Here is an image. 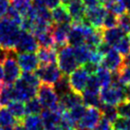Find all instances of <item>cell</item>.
Wrapping results in <instances>:
<instances>
[{"mask_svg":"<svg viewBox=\"0 0 130 130\" xmlns=\"http://www.w3.org/2000/svg\"><path fill=\"white\" fill-rule=\"evenodd\" d=\"M117 81L123 87H126L130 84V67H122L118 71Z\"/></svg>","mask_w":130,"mask_h":130,"instance_id":"74e56055","label":"cell"},{"mask_svg":"<svg viewBox=\"0 0 130 130\" xmlns=\"http://www.w3.org/2000/svg\"><path fill=\"white\" fill-rule=\"evenodd\" d=\"M37 98L43 107L46 109H54L59 104V97L55 92L53 86L47 84L40 85L37 90Z\"/></svg>","mask_w":130,"mask_h":130,"instance_id":"52a82bcc","label":"cell"},{"mask_svg":"<svg viewBox=\"0 0 130 130\" xmlns=\"http://www.w3.org/2000/svg\"><path fill=\"white\" fill-rule=\"evenodd\" d=\"M106 13H107V10L102 5H99L97 7L91 8V9H87L86 16L82 23L84 25L91 26L96 29L102 28L103 21Z\"/></svg>","mask_w":130,"mask_h":130,"instance_id":"7c38bea8","label":"cell"},{"mask_svg":"<svg viewBox=\"0 0 130 130\" xmlns=\"http://www.w3.org/2000/svg\"><path fill=\"white\" fill-rule=\"evenodd\" d=\"M20 32V26L4 15L0 20V47L5 51L14 50Z\"/></svg>","mask_w":130,"mask_h":130,"instance_id":"6da1fadb","label":"cell"},{"mask_svg":"<svg viewBox=\"0 0 130 130\" xmlns=\"http://www.w3.org/2000/svg\"><path fill=\"white\" fill-rule=\"evenodd\" d=\"M100 90H101V86H100V83H99L96 75L92 74V75L88 76L87 86H86V88H85L84 91H88V92H92V93L100 94Z\"/></svg>","mask_w":130,"mask_h":130,"instance_id":"e575fe53","label":"cell"},{"mask_svg":"<svg viewBox=\"0 0 130 130\" xmlns=\"http://www.w3.org/2000/svg\"><path fill=\"white\" fill-rule=\"evenodd\" d=\"M12 87H13V101H28L29 99L35 97L38 90V87L30 85L21 77H19L13 83Z\"/></svg>","mask_w":130,"mask_h":130,"instance_id":"8992f818","label":"cell"},{"mask_svg":"<svg viewBox=\"0 0 130 130\" xmlns=\"http://www.w3.org/2000/svg\"><path fill=\"white\" fill-rule=\"evenodd\" d=\"M1 17H2V16H1V15H0V20H1Z\"/></svg>","mask_w":130,"mask_h":130,"instance_id":"9f6ffc18","label":"cell"},{"mask_svg":"<svg viewBox=\"0 0 130 130\" xmlns=\"http://www.w3.org/2000/svg\"><path fill=\"white\" fill-rule=\"evenodd\" d=\"M102 111L98 107H87L83 118L76 124L77 130H93L102 119Z\"/></svg>","mask_w":130,"mask_h":130,"instance_id":"ba28073f","label":"cell"},{"mask_svg":"<svg viewBox=\"0 0 130 130\" xmlns=\"http://www.w3.org/2000/svg\"><path fill=\"white\" fill-rule=\"evenodd\" d=\"M101 66L110 70L111 72L119 71L123 67V56L115 48H111L105 53L101 62Z\"/></svg>","mask_w":130,"mask_h":130,"instance_id":"5bb4252c","label":"cell"},{"mask_svg":"<svg viewBox=\"0 0 130 130\" xmlns=\"http://www.w3.org/2000/svg\"><path fill=\"white\" fill-rule=\"evenodd\" d=\"M96 77H97L98 81L100 83L101 87H106L110 86L113 81L112 78V72L107 69H105L104 67L100 66L98 69L97 72H96Z\"/></svg>","mask_w":130,"mask_h":130,"instance_id":"4316f807","label":"cell"},{"mask_svg":"<svg viewBox=\"0 0 130 130\" xmlns=\"http://www.w3.org/2000/svg\"><path fill=\"white\" fill-rule=\"evenodd\" d=\"M39 48V45L34 34L29 31L21 29L18 41L16 43L14 50L17 53L20 52H36Z\"/></svg>","mask_w":130,"mask_h":130,"instance_id":"9c48e42d","label":"cell"},{"mask_svg":"<svg viewBox=\"0 0 130 130\" xmlns=\"http://www.w3.org/2000/svg\"><path fill=\"white\" fill-rule=\"evenodd\" d=\"M69 14L72 18V22L82 23L86 16L87 8L81 0H73L67 6Z\"/></svg>","mask_w":130,"mask_h":130,"instance_id":"e0dca14e","label":"cell"},{"mask_svg":"<svg viewBox=\"0 0 130 130\" xmlns=\"http://www.w3.org/2000/svg\"><path fill=\"white\" fill-rule=\"evenodd\" d=\"M35 74L42 84H47L50 86H54L55 83L63 76L56 63L40 65L35 70Z\"/></svg>","mask_w":130,"mask_h":130,"instance_id":"5b68a950","label":"cell"},{"mask_svg":"<svg viewBox=\"0 0 130 130\" xmlns=\"http://www.w3.org/2000/svg\"><path fill=\"white\" fill-rule=\"evenodd\" d=\"M117 111L118 114L122 117H125V118H130V100L129 99H125L124 101L120 103L117 105Z\"/></svg>","mask_w":130,"mask_h":130,"instance_id":"60d3db41","label":"cell"},{"mask_svg":"<svg viewBox=\"0 0 130 130\" xmlns=\"http://www.w3.org/2000/svg\"><path fill=\"white\" fill-rule=\"evenodd\" d=\"M125 95H126V99L130 100V84H128L125 87Z\"/></svg>","mask_w":130,"mask_h":130,"instance_id":"f907efd6","label":"cell"},{"mask_svg":"<svg viewBox=\"0 0 130 130\" xmlns=\"http://www.w3.org/2000/svg\"><path fill=\"white\" fill-rule=\"evenodd\" d=\"M61 0H46V6L50 10H53L58 6H60Z\"/></svg>","mask_w":130,"mask_h":130,"instance_id":"bcb514c9","label":"cell"},{"mask_svg":"<svg viewBox=\"0 0 130 130\" xmlns=\"http://www.w3.org/2000/svg\"><path fill=\"white\" fill-rule=\"evenodd\" d=\"M26 113L28 115H40L43 111V106L39 102L38 98L33 97L26 101Z\"/></svg>","mask_w":130,"mask_h":130,"instance_id":"f546056e","label":"cell"},{"mask_svg":"<svg viewBox=\"0 0 130 130\" xmlns=\"http://www.w3.org/2000/svg\"><path fill=\"white\" fill-rule=\"evenodd\" d=\"M4 83L13 84L21 76V69L17 63V52L15 50L7 51V56L3 61Z\"/></svg>","mask_w":130,"mask_h":130,"instance_id":"277c9868","label":"cell"},{"mask_svg":"<svg viewBox=\"0 0 130 130\" xmlns=\"http://www.w3.org/2000/svg\"><path fill=\"white\" fill-rule=\"evenodd\" d=\"M115 50L119 51L120 53L122 55H124L127 54V53H129L130 52V41L128 39V37H123V39L120 40V42L117 45H116L115 47H114Z\"/></svg>","mask_w":130,"mask_h":130,"instance_id":"ab89813d","label":"cell"},{"mask_svg":"<svg viewBox=\"0 0 130 130\" xmlns=\"http://www.w3.org/2000/svg\"><path fill=\"white\" fill-rule=\"evenodd\" d=\"M21 123L26 130H45L39 115H26Z\"/></svg>","mask_w":130,"mask_h":130,"instance_id":"603a6c76","label":"cell"},{"mask_svg":"<svg viewBox=\"0 0 130 130\" xmlns=\"http://www.w3.org/2000/svg\"><path fill=\"white\" fill-rule=\"evenodd\" d=\"M100 66L101 65H98V64L94 63V62L88 61L86 64H84L83 68L86 69V71L88 73V75H92V74H96Z\"/></svg>","mask_w":130,"mask_h":130,"instance_id":"b9f144b4","label":"cell"},{"mask_svg":"<svg viewBox=\"0 0 130 130\" xmlns=\"http://www.w3.org/2000/svg\"><path fill=\"white\" fill-rule=\"evenodd\" d=\"M37 40L39 47H54V40L52 37L51 29L46 30L43 32L37 33L34 35Z\"/></svg>","mask_w":130,"mask_h":130,"instance_id":"f1b7e54d","label":"cell"},{"mask_svg":"<svg viewBox=\"0 0 130 130\" xmlns=\"http://www.w3.org/2000/svg\"><path fill=\"white\" fill-rule=\"evenodd\" d=\"M36 52L41 65L52 64L57 62V51L54 47H39Z\"/></svg>","mask_w":130,"mask_h":130,"instance_id":"d6986e66","label":"cell"},{"mask_svg":"<svg viewBox=\"0 0 130 130\" xmlns=\"http://www.w3.org/2000/svg\"><path fill=\"white\" fill-rule=\"evenodd\" d=\"M4 81V70H3V67L0 63V82H3Z\"/></svg>","mask_w":130,"mask_h":130,"instance_id":"816d5d0a","label":"cell"},{"mask_svg":"<svg viewBox=\"0 0 130 130\" xmlns=\"http://www.w3.org/2000/svg\"><path fill=\"white\" fill-rule=\"evenodd\" d=\"M124 35L125 33L119 27L103 29V40L111 47H115L120 42V40L124 37Z\"/></svg>","mask_w":130,"mask_h":130,"instance_id":"ac0fdd59","label":"cell"},{"mask_svg":"<svg viewBox=\"0 0 130 130\" xmlns=\"http://www.w3.org/2000/svg\"><path fill=\"white\" fill-rule=\"evenodd\" d=\"M95 128H96V130H113L112 123L104 117H102V119L100 120V122L98 123L97 126Z\"/></svg>","mask_w":130,"mask_h":130,"instance_id":"7bdbcfd3","label":"cell"},{"mask_svg":"<svg viewBox=\"0 0 130 130\" xmlns=\"http://www.w3.org/2000/svg\"><path fill=\"white\" fill-rule=\"evenodd\" d=\"M100 99L104 105L116 106L126 99L125 87L121 85L118 81H113L110 86L102 87L100 90Z\"/></svg>","mask_w":130,"mask_h":130,"instance_id":"7a4b0ae2","label":"cell"},{"mask_svg":"<svg viewBox=\"0 0 130 130\" xmlns=\"http://www.w3.org/2000/svg\"><path fill=\"white\" fill-rule=\"evenodd\" d=\"M59 102L61 103V105L65 107L66 110L72 108L74 106L83 103V97L81 94L75 93L72 90L69 91L68 93H66L65 95H63L59 98Z\"/></svg>","mask_w":130,"mask_h":130,"instance_id":"ffe728a7","label":"cell"},{"mask_svg":"<svg viewBox=\"0 0 130 130\" xmlns=\"http://www.w3.org/2000/svg\"><path fill=\"white\" fill-rule=\"evenodd\" d=\"M32 7L34 9H36V10L47 7L46 6V0H32Z\"/></svg>","mask_w":130,"mask_h":130,"instance_id":"7dc6e473","label":"cell"},{"mask_svg":"<svg viewBox=\"0 0 130 130\" xmlns=\"http://www.w3.org/2000/svg\"><path fill=\"white\" fill-rule=\"evenodd\" d=\"M86 109H87V106L84 105V104H81V105H76V106L69 109V110H66L65 113L66 115L68 116V118L73 123H75L76 125L80 120L83 118L84 114L86 112Z\"/></svg>","mask_w":130,"mask_h":130,"instance_id":"d4e9b609","label":"cell"},{"mask_svg":"<svg viewBox=\"0 0 130 130\" xmlns=\"http://www.w3.org/2000/svg\"><path fill=\"white\" fill-rule=\"evenodd\" d=\"M8 110L11 112V114L14 119L18 122L22 123V121L24 120L26 116V108H25V104H23L21 101H11L9 105L6 106Z\"/></svg>","mask_w":130,"mask_h":130,"instance_id":"7402d4cb","label":"cell"},{"mask_svg":"<svg viewBox=\"0 0 130 130\" xmlns=\"http://www.w3.org/2000/svg\"><path fill=\"white\" fill-rule=\"evenodd\" d=\"M113 130H130V118L120 116L112 123Z\"/></svg>","mask_w":130,"mask_h":130,"instance_id":"d590c367","label":"cell"},{"mask_svg":"<svg viewBox=\"0 0 130 130\" xmlns=\"http://www.w3.org/2000/svg\"><path fill=\"white\" fill-rule=\"evenodd\" d=\"M10 3L11 7L24 16L32 6V0H11Z\"/></svg>","mask_w":130,"mask_h":130,"instance_id":"d6a6232c","label":"cell"},{"mask_svg":"<svg viewBox=\"0 0 130 130\" xmlns=\"http://www.w3.org/2000/svg\"><path fill=\"white\" fill-rule=\"evenodd\" d=\"M128 39H129V41H130V31L128 32Z\"/></svg>","mask_w":130,"mask_h":130,"instance_id":"db71d44e","label":"cell"},{"mask_svg":"<svg viewBox=\"0 0 130 130\" xmlns=\"http://www.w3.org/2000/svg\"><path fill=\"white\" fill-rule=\"evenodd\" d=\"M17 63L23 72H33L39 67L40 62L34 52L17 53Z\"/></svg>","mask_w":130,"mask_h":130,"instance_id":"4fadbf2b","label":"cell"},{"mask_svg":"<svg viewBox=\"0 0 130 130\" xmlns=\"http://www.w3.org/2000/svg\"><path fill=\"white\" fill-rule=\"evenodd\" d=\"M123 3H124L126 11L130 13V0H123Z\"/></svg>","mask_w":130,"mask_h":130,"instance_id":"681fc988","label":"cell"},{"mask_svg":"<svg viewBox=\"0 0 130 130\" xmlns=\"http://www.w3.org/2000/svg\"><path fill=\"white\" fill-rule=\"evenodd\" d=\"M102 111V115L104 118L107 119L109 122L113 123L117 118H118V111H117V107H115L114 105H103L100 107Z\"/></svg>","mask_w":130,"mask_h":130,"instance_id":"836d02e7","label":"cell"},{"mask_svg":"<svg viewBox=\"0 0 130 130\" xmlns=\"http://www.w3.org/2000/svg\"><path fill=\"white\" fill-rule=\"evenodd\" d=\"M16 123H18V122L14 119V117L11 115L7 107L0 108V127L1 128L13 126Z\"/></svg>","mask_w":130,"mask_h":130,"instance_id":"83f0119b","label":"cell"},{"mask_svg":"<svg viewBox=\"0 0 130 130\" xmlns=\"http://www.w3.org/2000/svg\"><path fill=\"white\" fill-rule=\"evenodd\" d=\"M0 130H3V128H1V127H0Z\"/></svg>","mask_w":130,"mask_h":130,"instance_id":"11a10c76","label":"cell"},{"mask_svg":"<svg viewBox=\"0 0 130 130\" xmlns=\"http://www.w3.org/2000/svg\"><path fill=\"white\" fill-rule=\"evenodd\" d=\"M103 27L104 29H110V28L118 27V16L107 11V13L105 14L104 21H103Z\"/></svg>","mask_w":130,"mask_h":130,"instance_id":"f35d334b","label":"cell"},{"mask_svg":"<svg viewBox=\"0 0 130 130\" xmlns=\"http://www.w3.org/2000/svg\"><path fill=\"white\" fill-rule=\"evenodd\" d=\"M68 77H69L70 89L75 93L82 95L86 88L87 79H88V73L86 71V69L83 67L77 68Z\"/></svg>","mask_w":130,"mask_h":130,"instance_id":"30bf717a","label":"cell"},{"mask_svg":"<svg viewBox=\"0 0 130 130\" xmlns=\"http://www.w3.org/2000/svg\"><path fill=\"white\" fill-rule=\"evenodd\" d=\"M83 4L86 6L87 9H91V8L97 7L100 4V0H81Z\"/></svg>","mask_w":130,"mask_h":130,"instance_id":"f6af8a7d","label":"cell"},{"mask_svg":"<svg viewBox=\"0 0 130 130\" xmlns=\"http://www.w3.org/2000/svg\"><path fill=\"white\" fill-rule=\"evenodd\" d=\"M82 97H83V103L84 105L87 107H98L100 108L101 105H103L100 99V94L92 93V92H88V91H84L82 93Z\"/></svg>","mask_w":130,"mask_h":130,"instance_id":"484cf974","label":"cell"},{"mask_svg":"<svg viewBox=\"0 0 130 130\" xmlns=\"http://www.w3.org/2000/svg\"><path fill=\"white\" fill-rule=\"evenodd\" d=\"M63 114L64 113L58 112L56 110H51V109L43 110L41 113V119L43 122L45 130H51L52 127L61 123Z\"/></svg>","mask_w":130,"mask_h":130,"instance_id":"2e32d148","label":"cell"},{"mask_svg":"<svg viewBox=\"0 0 130 130\" xmlns=\"http://www.w3.org/2000/svg\"><path fill=\"white\" fill-rule=\"evenodd\" d=\"M105 8L108 11L116 14L117 16L126 12V9L123 3V0H110L107 5H105Z\"/></svg>","mask_w":130,"mask_h":130,"instance_id":"1f68e13d","label":"cell"},{"mask_svg":"<svg viewBox=\"0 0 130 130\" xmlns=\"http://www.w3.org/2000/svg\"><path fill=\"white\" fill-rule=\"evenodd\" d=\"M118 27L124 33H128L130 31V13L124 12L118 16Z\"/></svg>","mask_w":130,"mask_h":130,"instance_id":"8d00e7d4","label":"cell"},{"mask_svg":"<svg viewBox=\"0 0 130 130\" xmlns=\"http://www.w3.org/2000/svg\"><path fill=\"white\" fill-rule=\"evenodd\" d=\"M123 67H130V52L123 57Z\"/></svg>","mask_w":130,"mask_h":130,"instance_id":"c3c4849f","label":"cell"},{"mask_svg":"<svg viewBox=\"0 0 130 130\" xmlns=\"http://www.w3.org/2000/svg\"><path fill=\"white\" fill-rule=\"evenodd\" d=\"M9 8H10V1L9 0H0V15L1 16L6 14Z\"/></svg>","mask_w":130,"mask_h":130,"instance_id":"ee69618b","label":"cell"},{"mask_svg":"<svg viewBox=\"0 0 130 130\" xmlns=\"http://www.w3.org/2000/svg\"><path fill=\"white\" fill-rule=\"evenodd\" d=\"M57 65L63 75L69 76L78 68V62L74 54V47L66 45L57 51Z\"/></svg>","mask_w":130,"mask_h":130,"instance_id":"3957f363","label":"cell"},{"mask_svg":"<svg viewBox=\"0 0 130 130\" xmlns=\"http://www.w3.org/2000/svg\"><path fill=\"white\" fill-rule=\"evenodd\" d=\"M51 16L54 24H72V18L68 11V8L65 5H60L57 8L53 9L51 11Z\"/></svg>","mask_w":130,"mask_h":130,"instance_id":"44dd1931","label":"cell"},{"mask_svg":"<svg viewBox=\"0 0 130 130\" xmlns=\"http://www.w3.org/2000/svg\"><path fill=\"white\" fill-rule=\"evenodd\" d=\"M53 87H54L55 92L57 93L59 98L61 97V96H63V95H65L66 93H68L69 91L71 90V89H70V87H69V77L66 75H63L61 78L55 83Z\"/></svg>","mask_w":130,"mask_h":130,"instance_id":"4dcf8cb0","label":"cell"},{"mask_svg":"<svg viewBox=\"0 0 130 130\" xmlns=\"http://www.w3.org/2000/svg\"><path fill=\"white\" fill-rule=\"evenodd\" d=\"M73 0H61V2L63 3V5H65V6H68L70 2H72Z\"/></svg>","mask_w":130,"mask_h":130,"instance_id":"f5cc1de1","label":"cell"},{"mask_svg":"<svg viewBox=\"0 0 130 130\" xmlns=\"http://www.w3.org/2000/svg\"><path fill=\"white\" fill-rule=\"evenodd\" d=\"M71 29V24L65 23V24H52L51 28V31L54 40V48L59 51L61 47H65L68 44V36L69 30Z\"/></svg>","mask_w":130,"mask_h":130,"instance_id":"8fae6325","label":"cell"},{"mask_svg":"<svg viewBox=\"0 0 130 130\" xmlns=\"http://www.w3.org/2000/svg\"><path fill=\"white\" fill-rule=\"evenodd\" d=\"M93 50H90L87 45H82L79 47H74V54H75L76 60L79 65H84L87 62L90 60L91 52Z\"/></svg>","mask_w":130,"mask_h":130,"instance_id":"cb8c5ba5","label":"cell"},{"mask_svg":"<svg viewBox=\"0 0 130 130\" xmlns=\"http://www.w3.org/2000/svg\"><path fill=\"white\" fill-rule=\"evenodd\" d=\"M68 44L72 47H79L85 44V33H84L83 23L72 22L71 29L68 36Z\"/></svg>","mask_w":130,"mask_h":130,"instance_id":"9a60e30c","label":"cell"}]
</instances>
